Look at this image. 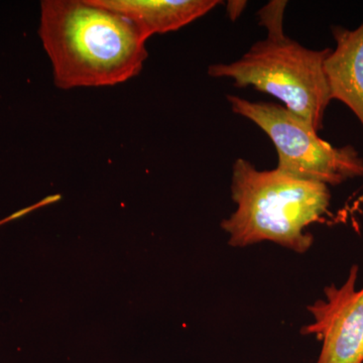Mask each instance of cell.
<instances>
[{"label":"cell","instance_id":"6da1fadb","mask_svg":"<svg viewBox=\"0 0 363 363\" xmlns=\"http://www.w3.org/2000/svg\"><path fill=\"white\" fill-rule=\"evenodd\" d=\"M39 35L55 85L64 90L121 84L147 58L140 30L94 0H43Z\"/></svg>","mask_w":363,"mask_h":363},{"label":"cell","instance_id":"7a4b0ae2","mask_svg":"<svg viewBox=\"0 0 363 363\" xmlns=\"http://www.w3.org/2000/svg\"><path fill=\"white\" fill-rule=\"evenodd\" d=\"M231 198L236 210L222 221L233 247L269 241L304 253L314 242L306 229L328 211L329 186L278 169L259 171L245 159L233 166Z\"/></svg>","mask_w":363,"mask_h":363},{"label":"cell","instance_id":"3957f363","mask_svg":"<svg viewBox=\"0 0 363 363\" xmlns=\"http://www.w3.org/2000/svg\"><path fill=\"white\" fill-rule=\"evenodd\" d=\"M286 1H272L259 11L260 25L267 28L240 59L208 68L213 78H228L236 87L252 86L276 97L289 111L302 117L315 130L323 128L325 112L332 101L324 71L331 49L315 51L284 33Z\"/></svg>","mask_w":363,"mask_h":363},{"label":"cell","instance_id":"277c9868","mask_svg":"<svg viewBox=\"0 0 363 363\" xmlns=\"http://www.w3.org/2000/svg\"><path fill=\"white\" fill-rule=\"evenodd\" d=\"M226 98L234 113L250 119L271 138L278 152L279 171L327 186L363 177V159L352 145L334 147L285 106L235 95Z\"/></svg>","mask_w":363,"mask_h":363},{"label":"cell","instance_id":"5b68a950","mask_svg":"<svg viewBox=\"0 0 363 363\" xmlns=\"http://www.w3.org/2000/svg\"><path fill=\"white\" fill-rule=\"evenodd\" d=\"M358 266L342 286L324 289L325 298L307 307L313 321L302 328L322 342L316 363H363V286L357 288Z\"/></svg>","mask_w":363,"mask_h":363},{"label":"cell","instance_id":"8992f818","mask_svg":"<svg viewBox=\"0 0 363 363\" xmlns=\"http://www.w3.org/2000/svg\"><path fill=\"white\" fill-rule=\"evenodd\" d=\"M336 47L324 62L332 100L345 104L363 128V23L348 30L333 26Z\"/></svg>","mask_w":363,"mask_h":363},{"label":"cell","instance_id":"52a82bcc","mask_svg":"<svg viewBox=\"0 0 363 363\" xmlns=\"http://www.w3.org/2000/svg\"><path fill=\"white\" fill-rule=\"evenodd\" d=\"M98 6L121 14L150 39L175 32L211 11L218 0H94Z\"/></svg>","mask_w":363,"mask_h":363},{"label":"cell","instance_id":"ba28073f","mask_svg":"<svg viewBox=\"0 0 363 363\" xmlns=\"http://www.w3.org/2000/svg\"><path fill=\"white\" fill-rule=\"evenodd\" d=\"M13 219H16V217H14V215H11V216L9 217V218L4 219V220L0 221V224L4 223V222L13 220Z\"/></svg>","mask_w":363,"mask_h":363}]
</instances>
